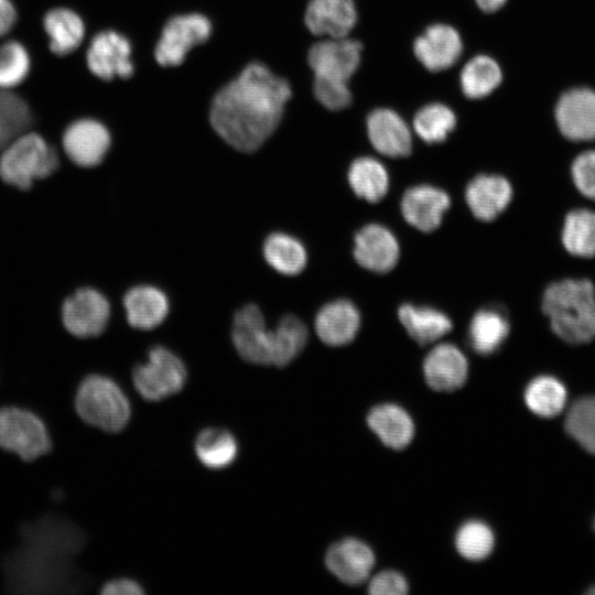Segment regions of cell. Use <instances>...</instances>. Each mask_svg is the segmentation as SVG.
I'll return each instance as SVG.
<instances>
[{"label": "cell", "mask_w": 595, "mask_h": 595, "mask_svg": "<svg viewBox=\"0 0 595 595\" xmlns=\"http://www.w3.org/2000/svg\"><path fill=\"white\" fill-rule=\"evenodd\" d=\"M476 2L484 12H495L506 3V0H476Z\"/></svg>", "instance_id": "ee69618b"}, {"label": "cell", "mask_w": 595, "mask_h": 595, "mask_svg": "<svg viewBox=\"0 0 595 595\" xmlns=\"http://www.w3.org/2000/svg\"><path fill=\"white\" fill-rule=\"evenodd\" d=\"M58 154L40 134L23 133L2 149L1 180L20 190H29L35 180L50 176L58 166Z\"/></svg>", "instance_id": "5b68a950"}, {"label": "cell", "mask_w": 595, "mask_h": 595, "mask_svg": "<svg viewBox=\"0 0 595 595\" xmlns=\"http://www.w3.org/2000/svg\"><path fill=\"white\" fill-rule=\"evenodd\" d=\"M30 57L22 44L10 41L0 46V88L21 84L28 76Z\"/></svg>", "instance_id": "74e56055"}, {"label": "cell", "mask_w": 595, "mask_h": 595, "mask_svg": "<svg viewBox=\"0 0 595 595\" xmlns=\"http://www.w3.org/2000/svg\"><path fill=\"white\" fill-rule=\"evenodd\" d=\"M194 451L202 465L209 469H224L238 457L239 443L227 429L209 426L195 437Z\"/></svg>", "instance_id": "4316f807"}, {"label": "cell", "mask_w": 595, "mask_h": 595, "mask_svg": "<svg viewBox=\"0 0 595 595\" xmlns=\"http://www.w3.org/2000/svg\"><path fill=\"white\" fill-rule=\"evenodd\" d=\"M73 405L85 425L108 435L122 433L132 416L125 389L113 377L100 371H90L79 380Z\"/></svg>", "instance_id": "277c9868"}, {"label": "cell", "mask_w": 595, "mask_h": 595, "mask_svg": "<svg viewBox=\"0 0 595 595\" xmlns=\"http://www.w3.org/2000/svg\"><path fill=\"white\" fill-rule=\"evenodd\" d=\"M375 561L370 547L355 538L335 542L325 555V565L328 571L348 585L366 582L375 566Z\"/></svg>", "instance_id": "9a60e30c"}, {"label": "cell", "mask_w": 595, "mask_h": 595, "mask_svg": "<svg viewBox=\"0 0 595 595\" xmlns=\"http://www.w3.org/2000/svg\"><path fill=\"white\" fill-rule=\"evenodd\" d=\"M314 327L320 339L328 346H343L356 337L360 328V313L348 300L325 304L316 314Z\"/></svg>", "instance_id": "44dd1931"}, {"label": "cell", "mask_w": 595, "mask_h": 595, "mask_svg": "<svg viewBox=\"0 0 595 595\" xmlns=\"http://www.w3.org/2000/svg\"><path fill=\"white\" fill-rule=\"evenodd\" d=\"M367 423L380 441L393 450L408 446L414 435L412 418L403 408L393 403L374 407L367 415Z\"/></svg>", "instance_id": "cb8c5ba5"}, {"label": "cell", "mask_w": 595, "mask_h": 595, "mask_svg": "<svg viewBox=\"0 0 595 595\" xmlns=\"http://www.w3.org/2000/svg\"><path fill=\"white\" fill-rule=\"evenodd\" d=\"M562 244L565 250L578 258L595 256V212L585 208L571 210L564 219Z\"/></svg>", "instance_id": "4dcf8cb0"}, {"label": "cell", "mask_w": 595, "mask_h": 595, "mask_svg": "<svg viewBox=\"0 0 595 595\" xmlns=\"http://www.w3.org/2000/svg\"><path fill=\"white\" fill-rule=\"evenodd\" d=\"M123 305L129 325L142 331L155 328L169 313L166 295L152 285L131 288L123 298Z\"/></svg>", "instance_id": "603a6c76"}, {"label": "cell", "mask_w": 595, "mask_h": 595, "mask_svg": "<svg viewBox=\"0 0 595 595\" xmlns=\"http://www.w3.org/2000/svg\"><path fill=\"white\" fill-rule=\"evenodd\" d=\"M413 51L424 67L431 72H440L457 62L463 51V44L454 28L436 23L416 37Z\"/></svg>", "instance_id": "ac0fdd59"}, {"label": "cell", "mask_w": 595, "mask_h": 595, "mask_svg": "<svg viewBox=\"0 0 595 595\" xmlns=\"http://www.w3.org/2000/svg\"><path fill=\"white\" fill-rule=\"evenodd\" d=\"M593 526H594V530H595V519H594Z\"/></svg>", "instance_id": "bcb514c9"}, {"label": "cell", "mask_w": 595, "mask_h": 595, "mask_svg": "<svg viewBox=\"0 0 595 595\" xmlns=\"http://www.w3.org/2000/svg\"><path fill=\"white\" fill-rule=\"evenodd\" d=\"M313 88L316 99L331 110L345 109L351 102L347 82L314 78Z\"/></svg>", "instance_id": "f35d334b"}, {"label": "cell", "mask_w": 595, "mask_h": 595, "mask_svg": "<svg viewBox=\"0 0 595 595\" xmlns=\"http://www.w3.org/2000/svg\"><path fill=\"white\" fill-rule=\"evenodd\" d=\"M290 97L286 80L263 64L252 63L217 93L210 123L229 145L252 152L275 130Z\"/></svg>", "instance_id": "6da1fadb"}, {"label": "cell", "mask_w": 595, "mask_h": 595, "mask_svg": "<svg viewBox=\"0 0 595 595\" xmlns=\"http://www.w3.org/2000/svg\"><path fill=\"white\" fill-rule=\"evenodd\" d=\"M356 21L353 0H310L305 11V24L315 35L346 36Z\"/></svg>", "instance_id": "7402d4cb"}, {"label": "cell", "mask_w": 595, "mask_h": 595, "mask_svg": "<svg viewBox=\"0 0 595 595\" xmlns=\"http://www.w3.org/2000/svg\"><path fill=\"white\" fill-rule=\"evenodd\" d=\"M408 582L399 572L387 570L376 574L369 582L371 595H403L408 592Z\"/></svg>", "instance_id": "60d3db41"}, {"label": "cell", "mask_w": 595, "mask_h": 595, "mask_svg": "<svg viewBox=\"0 0 595 595\" xmlns=\"http://www.w3.org/2000/svg\"><path fill=\"white\" fill-rule=\"evenodd\" d=\"M110 316L108 300L99 291L82 288L69 295L62 306L66 332L79 339L97 337L104 333Z\"/></svg>", "instance_id": "ba28073f"}, {"label": "cell", "mask_w": 595, "mask_h": 595, "mask_svg": "<svg viewBox=\"0 0 595 595\" xmlns=\"http://www.w3.org/2000/svg\"><path fill=\"white\" fill-rule=\"evenodd\" d=\"M451 198L443 190L432 185H416L408 188L401 199L404 220L420 231L435 230L450 208Z\"/></svg>", "instance_id": "2e32d148"}, {"label": "cell", "mask_w": 595, "mask_h": 595, "mask_svg": "<svg viewBox=\"0 0 595 595\" xmlns=\"http://www.w3.org/2000/svg\"><path fill=\"white\" fill-rule=\"evenodd\" d=\"M565 429L582 447L595 454V397L573 403L566 414Z\"/></svg>", "instance_id": "8d00e7d4"}, {"label": "cell", "mask_w": 595, "mask_h": 595, "mask_svg": "<svg viewBox=\"0 0 595 595\" xmlns=\"http://www.w3.org/2000/svg\"><path fill=\"white\" fill-rule=\"evenodd\" d=\"M561 133L572 141L595 140V91L574 88L564 93L555 107Z\"/></svg>", "instance_id": "8fae6325"}, {"label": "cell", "mask_w": 595, "mask_h": 595, "mask_svg": "<svg viewBox=\"0 0 595 595\" xmlns=\"http://www.w3.org/2000/svg\"><path fill=\"white\" fill-rule=\"evenodd\" d=\"M53 446L46 421L33 409L21 404L0 405V450L23 462L48 454Z\"/></svg>", "instance_id": "8992f818"}, {"label": "cell", "mask_w": 595, "mask_h": 595, "mask_svg": "<svg viewBox=\"0 0 595 595\" xmlns=\"http://www.w3.org/2000/svg\"><path fill=\"white\" fill-rule=\"evenodd\" d=\"M398 317L410 337L424 346L436 342L452 331V320L442 311L430 306L402 304Z\"/></svg>", "instance_id": "d4e9b609"}, {"label": "cell", "mask_w": 595, "mask_h": 595, "mask_svg": "<svg viewBox=\"0 0 595 595\" xmlns=\"http://www.w3.org/2000/svg\"><path fill=\"white\" fill-rule=\"evenodd\" d=\"M528 409L542 418L558 415L566 402V389L552 376H539L531 380L524 390Z\"/></svg>", "instance_id": "d6a6232c"}, {"label": "cell", "mask_w": 595, "mask_h": 595, "mask_svg": "<svg viewBox=\"0 0 595 595\" xmlns=\"http://www.w3.org/2000/svg\"><path fill=\"white\" fill-rule=\"evenodd\" d=\"M354 241V257L360 267L387 273L398 263L399 242L387 227L368 224L356 232Z\"/></svg>", "instance_id": "5bb4252c"}, {"label": "cell", "mask_w": 595, "mask_h": 595, "mask_svg": "<svg viewBox=\"0 0 595 595\" xmlns=\"http://www.w3.org/2000/svg\"><path fill=\"white\" fill-rule=\"evenodd\" d=\"M210 31L209 20L202 14L172 18L162 31L155 48V60L162 66L180 65L194 45L209 37Z\"/></svg>", "instance_id": "9c48e42d"}, {"label": "cell", "mask_w": 595, "mask_h": 595, "mask_svg": "<svg viewBox=\"0 0 595 595\" xmlns=\"http://www.w3.org/2000/svg\"><path fill=\"white\" fill-rule=\"evenodd\" d=\"M110 147L107 128L93 119L71 123L63 133V148L67 158L78 166L99 164Z\"/></svg>", "instance_id": "4fadbf2b"}, {"label": "cell", "mask_w": 595, "mask_h": 595, "mask_svg": "<svg viewBox=\"0 0 595 595\" xmlns=\"http://www.w3.org/2000/svg\"><path fill=\"white\" fill-rule=\"evenodd\" d=\"M455 126V113L451 108L440 102L422 107L413 119L416 134L426 143L444 141Z\"/></svg>", "instance_id": "e575fe53"}, {"label": "cell", "mask_w": 595, "mask_h": 595, "mask_svg": "<svg viewBox=\"0 0 595 595\" xmlns=\"http://www.w3.org/2000/svg\"><path fill=\"white\" fill-rule=\"evenodd\" d=\"M542 311L553 333L570 344L595 339V286L587 279H563L547 286Z\"/></svg>", "instance_id": "3957f363"}, {"label": "cell", "mask_w": 595, "mask_h": 595, "mask_svg": "<svg viewBox=\"0 0 595 595\" xmlns=\"http://www.w3.org/2000/svg\"><path fill=\"white\" fill-rule=\"evenodd\" d=\"M307 328L295 315H284L269 329L258 305L247 304L235 313L231 339L239 356L255 365L288 366L307 343Z\"/></svg>", "instance_id": "7a4b0ae2"}, {"label": "cell", "mask_w": 595, "mask_h": 595, "mask_svg": "<svg viewBox=\"0 0 595 595\" xmlns=\"http://www.w3.org/2000/svg\"><path fill=\"white\" fill-rule=\"evenodd\" d=\"M129 41L115 31H102L93 40L87 51L90 72L105 80L116 76L127 78L133 73Z\"/></svg>", "instance_id": "7c38bea8"}, {"label": "cell", "mask_w": 595, "mask_h": 595, "mask_svg": "<svg viewBox=\"0 0 595 595\" xmlns=\"http://www.w3.org/2000/svg\"><path fill=\"white\" fill-rule=\"evenodd\" d=\"M348 182L355 194L369 203L381 201L389 188L386 167L376 159L361 156L348 170Z\"/></svg>", "instance_id": "f1b7e54d"}, {"label": "cell", "mask_w": 595, "mask_h": 595, "mask_svg": "<svg viewBox=\"0 0 595 595\" xmlns=\"http://www.w3.org/2000/svg\"><path fill=\"white\" fill-rule=\"evenodd\" d=\"M588 593H589V594H595V586H594L593 588H589V589H588Z\"/></svg>", "instance_id": "f6af8a7d"}, {"label": "cell", "mask_w": 595, "mask_h": 595, "mask_svg": "<svg viewBox=\"0 0 595 595\" xmlns=\"http://www.w3.org/2000/svg\"><path fill=\"white\" fill-rule=\"evenodd\" d=\"M30 123L31 112L26 101L0 88V149L23 134Z\"/></svg>", "instance_id": "836d02e7"}, {"label": "cell", "mask_w": 595, "mask_h": 595, "mask_svg": "<svg viewBox=\"0 0 595 595\" xmlns=\"http://www.w3.org/2000/svg\"><path fill=\"white\" fill-rule=\"evenodd\" d=\"M367 133L372 147L390 158H405L412 151L411 132L392 109L378 108L367 118Z\"/></svg>", "instance_id": "d6986e66"}, {"label": "cell", "mask_w": 595, "mask_h": 595, "mask_svg": "<svg viewBox=\"0 0 595 595\" xmlns=\"http://www.w3.org/2000/svg\"><path fill=\"white\" fill-rule=\"evenodd\" d=\"M187 379L183 360L167 347L156 345L149 349L147 361L133 367L131 380L137 393L155 402L180 392Z\"/></svg>", "instance_id": "52a82bcc"}, {"label": "cell", "mask_w": 595, "mask_h": 595, "mask_svg": "<svg viewBox=\"0 0 595 595\" xmlns=\"http://www.w3.org/2000/svg\"><path fill=\"white\" fill-rule=\"evenodd\" d=\"M97 593L100 595H140L144 594V589L137 580L116 574L104 580L99 584Z\"/></svg>", "instance_id": "b9f144b4"}, {"label": "cell", "mask_w": 595, "mask_h": 595, "mask_svg": "<svg viewBox=\"0 0 595 595\" xmlns=\"http://www.w3.org/2000/svg\"><path fill=\"white\" fill-rule=\"evenodd\" d=\"M571 174L577 191L595 201V150L578 154L572 163Z\"/></svg>", "instance_id": "ab89813d"}, {"label": "cell", "mask_w": 595, "mask_h": 595, "mask_svg": "<svg viewBox=\"0 0 595 595\" xmlns=\"http://www.w3.org/2000/svg\"><path fill=\"white\" fill-rule=\"evenodd\" d=\"M424 379L430 388L451 392L463 387L468 377V361L455 345L443 343L434 346L423 361Z\"/></svg>", "instance_id": "e0dca14e"}, {"label": "cell", "mask_w": 595, "mask_h": 595, "mask_svg": "<svg viewBox=\"0 0 595 595\" xmlns=\"http://www.w3.org/2000/svg\"><path fill=\"white\" fill-rule=\"evenodd\" d=\"M43 25L50 36V50L58 56L75 51L84 39V23L69 9L56 8L50 10L44 17Z\"/></svg>", "instance_id": "83f0119b"}, {"label": "cell", "mask_w": 595, "mask_h": 595, "mask_svg": "<svg viewBox=\"0 0 595 595\" xmlns=\"http://www.w3.org/2000/svg\"><path fill=\"white\" fill-rule=\"evenodd\" d=\"M363 46L357 40L328 37L309 51L314 78L347 82L360 64Z\"/></svg>", "instance_id": "30bf717a"}, {"label": "cell", "mask_w": 595, "mask_h": 595, "mask_svg": "<svg viewBox=\"0 0 595 595\" xmlns=\"http://www.w3.org/2000/svg\"><path fill=\"white\" fill-rule=\"evenodd\" d=\"M263 256L272 269L284 275L299 274L307 261L302 242L284 232H273L267 237Z\"/></svg>", "instance_id": "f546056e"}, {"label": "cell", "mask_w": 595, "mask_h": 595, "mask_svg": "<svg viewBox=\"0 0 595 595\" xmlns=\"http://www.w3.org/2000/svg\"><path fill=\"white\" fill-rule=\"evenodd\" d=\"M17 21V11L10 0H0V37L6 35Z\"/></svg>", "instance_id": "7bdbcfd3"}, {"label": "cell", "mask_w": 595, "mask_h": 595, "mask_svg": "<svg viewBox=\"0 0 595 595\" xmlns=\"http://www.w3.org/2000/svg\"><path fill=\"white\" fill-rule=\"evenodd\" d=\"M509 331V321L500 309L484 307L470 320L467 332L468 344L475 353L489 356L502 346Z\"/></svg>", "instance_id": "484cf974"}, {"label": "cell", "mask_w": 595, "mask_h": 595, "mask_svg": "<svg viewBox=\"0 0 595 595\" xmlns=\"http://www.w3.org/2000/svg\"><path fill=\"white\" fill-rule=\"evenodd\" d=\"M501 79L502 73L498 63L487 55H477L463 67L461 87L466 97L478 99L493 93Z\"/></svg>", "instance_id": "1f68e13d"}, {"label": "cell", "mask_w": 595, "mask_h": 595, "mask_svg": "<svg viewBox=\"0 0 595 595\" xmlns=\"http://www.w3.org/2000/svg\"><path fill=\"white\" fill-rule=\"evenodd\" d=\"M465 198L475 218L491 221L510 204L512 187L501 175L479 174L468 183Z\"/></svg>", "instance_id": "ffe728a7"}, {"label": "cell", "mask_w": 595, "mask_h": 595, "mask_svg": "<svg viewBox=\"0 0 595 595\" xmlns=\"http://www.w3.org/2000/svg\"><path fill=\"white\" fill-rule=\"evenodd\" d=\"M495 536L488 524L479 520H468L455 534L457 552L466 560H485L494 550Z\"/></svg>", "instance_id": "d590c367"}]
</instances>
